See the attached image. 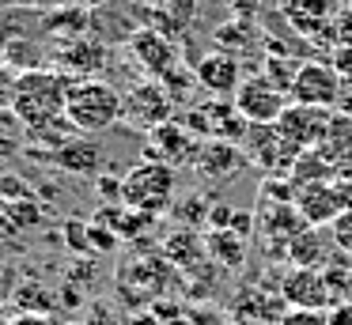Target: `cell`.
I'll use <instances>...</instances> for the list:
<instances>
[{"label":"cell","mask_w":352,"mask_h":325,"mask_svg":"<svg viewBox=\"0 0 352 325\" xmlns=\"http://www.w3.org/2000/svg\"><path fill=\"white\" fill-rule=\"evenodd\" d=\"M69 76L57 72V68H31V72H19V91H16V113L19 121L31 128H42L50 121L65 117V106H69Z\"/></svg>","instance_id":"cell-1"},{"label":"cell","mask_w":352,"mask_h":325,"mask_svg":"<svg viewBox=\"0 0 352 325\" xmlns=\"http://www.w3.org/2000/svg\"><path fill=\"white\" fill-rule=\"evenodd\" d=\"M65 117L84 136H99L125 117V95L107 80H72Z\"/></svg>","instance_id":"cell-2"},{"label":"cell","mask_w":352,"mask_h":325,"mask_svg":"<svg viewBox=\"0 0 352 325\" xmlns=\"http://www.w3.org/2000/svg\"><path fill=\"white\" fill-rule=\"evenodd\" d=\"M170 201H175V166L170 163L148 159L122 178V204H129L133 212L160 216L170 208Z\"/></svg>","instance_id":"cell-3"},{"label":"cell","mask_w":352,"mask_h":325,"mask_svg":"<svg viewBox=\"0 0 352 325\" xmlns=\"http://www.w3.org/2000/svg\"><path fill=\"white\" fill-rule=\"evenodd\" d=\"M296 208H299V216H303V223L329 227L337 216L352 212V181L333 178V181L296 186Z\"/></svg>","instance_id":"cell-4"},{"label":"cell","mask_w":352,"mask_h":325,"mask_svg":"<svg viewBox=\"0 0 352 325\" xmlns=\"http://www.w3.org/2000/svg\"><path fill=\"white\" fill-rule=\"evenodd\" d=\"M231 102H235V110L243 113L250 125H276V117L284 113V106H288L292 98L284 95L265 72H258V76H246V80L239 83Z\"/></svg>","instance_id":"cell-5"},{"label":"cell","mask_w":352,"mask_h":325,"mask_svg":"<svg viewBox=\"0 0 352 325\" xmlns=\"http://www.w3.org/2000/svg\"><path fill=\"white\" fill-rule=\"evenodd\" d=\"M329 117H333V110H326V106L288 102L284 113L276 117V133H280V140L299 155V151H311L322 144V136H326V128H329Z\"/></svg>","instance_id":"cell-6"},{"label":"cell","mask_w":352,"mask_h":325,"mask_svg":"<svg viewBox=\"0 0 352 325\" xmlns=\"http://www.w3.org/2000/svg\"><path fill=\"white\" fill-rule=\"evenodd\" d=\"M125 121L144 133L175 121V95L163 87V80H144L133 91H125Z\"/></svg>","instance_id":"cell-7"},{"label":"cell","mask_w":352,"mask_h":325,"mask_svg":"<svg viewBox=\"0 0 352 325\" xmlns=\"http://www.w3.org/2000/svg\"><path fill=\"white\" fill-rule=\"evenodd\" d=\"M337 95H341V76L333 72V65H326V60H299L296 80H292V91H288L292 102L337 110Z\"/></svg>","instance_id":"cell-8"},{"label":"cell","mask_w":352,"mask_h":325,"mask_svg":"<svg viewBox=\"0 0 352 325\" xmlns=\"http://www.w3.org/2000/svg\"><path fill=\"white\" fill-rule=\"evenodd\" d=\"M243 155L250 163H258L269 178H288L292 163H296V151L280 140L276 125H246V136H243Z\"/></svg>","instance_id":"cell-9"},{"label":"cell","mask_w":352,"mask_h":325,"mask_svg":"<svg viewBox=\"0 0 352 325\" xmlns=\"http://www.w3.org/2000/svg\"><path fill=\"white\" fill-rule=\"evenodd\" d=\"M280 302L288 310H329L333 306V295L326 287V276L322 269H296L292 265L280 276Z\"/></svg>","instance_id":"cell-10"},{"label":"cell","mask_w":352,"mask_h":325,"mask_svg":"<svg viewBox=\"0 0 352 325\" xmlns=\"http://www.w3.org/2000/svg\"><path fill=\"white\" fill-rule=\"evenodd\" d=\"M201 148H205V140L193 136L182 121H167V125L148 133V159H160V163H170V166L197 163Z\"/></svg>","instance_id":"cell-11"},{"label":"cell","mask_w":352,"mask_h":325,"mask_svg":"<svg viewBox=\"0 0 352 325\" xmlns=\"http://www.w3.org/2000/svg\"><path fill=\"white\" fill-rule=\"evenodd\" d=\"M110 49L99 38H76V42H61L57 49V72H65L69 80H99V72L107 68Z\"/></svg>","instance_id":"cell-12"},{"label":"cell","mask_w":352,"mask_h":325,"mask_svg":"<svg viewBox=\"0 0 352 325\" xmlns=\"http://www.w3.org/2000/svg\"><path fill=\"white\" fill-rule=\"evenodd\" d=\"M129 49H133V57L140 60V68L148 72V80H163L167 72L178 68V49L170 45L167 34H160V30H137Z\"/></svg>","instance_id":"cell-13"},{"label":"cell","mask_w":352,"mask_h":325,"mask_svg":"<svg viewBox=\"0 0 352 325\" xmlns=\"http://www.w3.org/2000/svg\"><path fill=\"white\" fill-rule=\"evenodd\" d=\"M193 76H197V83L205 91H212L216 98H235L239 83L246 80L243 68H239V60L231 57V53H220V49L205 53V57L197 60V72Z\"/></svg>","instance_id":"cell-14"},{"label":"cell","mask_w":352,"mask_h":325,"mask_svg":"<svg viewBox=\"0 0 352 325\" xmlns=\"http://www.w3.org/2000/svg\"><path fill=\"white\" fill-rule=\"evenodd\" d=\"M318 151L337 166V178L352 181V113L333 110V117H329V128H326V136H322Z\"/></svg>","instance_id":"cell-15"},{"label":"cell","mask_w":352,"mask_h":325,"mask_svg":"<svg viewBox=\"0 0 352 325\" xmlns=\"http://www.w3.org/2000/svg\"><path fill=\"white\" fill-rule=\"evenodd\" d=\"M243 163H246V155H243V148L239 144H231V140H205V148H201V155H197V170L205 174V178H212V181H228V178H235L239 170H243Z\"/></svg>","instance_id":"cell-16"},{"label":"cell","mask_w":352,"mask_h":325,"mask_svg":"<svg viewBox=\"0 0 352 325\" xmlns=\"http://www.w3.org/2000/svg\"><path fill=\"white\" fill-rule=\"evenodd\" d=\"M54 159L61 170H72V174H95L102 163V144L95 136H76L72 144H65L61 151H54Z\"/></svg>","instance_id":"cell-17"},{"label":"cell","mask_w":352,"mask_h":325,"mask_svg":"<svg viewBox=\"0 0 352 325\" xmlns=\"http://www.w3.org/2000/svg\"><path fill=\"white\" fill-rule=\"evenodd\" d=\"M284 261H292L296 269H322V265L329 261V254H326V234H322L318 227H303V231H299L296 238L288 242V249H284Z\"/></svg>","instance_id":"cell-18"},{"label":"cell","mask_w":352,"mask_h":325,"mask_svg":"<svg viewBox=\"0 0 352 325\" xmlns=\"http://www.w3.org/2000/svg\"><path fill=\"white\" fill-rule=\"evenodd\" d=\"M333 178H337V166L329 163V159L322 155L318 148L299 151L296 163H292V170H288V181H292V186H311V181H333Z\"/></svg>","instance_id":"cell-19"},{"label":"cell","mask_w":352,"mask_h":325,"mask_svg":"<svg viewBox=\"0 0 352 325\" xmlns=\"http://www.w3.org/2000/svg\"><path fill=\"white\" fill-rule=\"evenodd\" d=\"M87 12L84 8H61V12H46V19H42V30L46 34H61L65 42H76V38L87 34Z\"/></svg>","instance_id":"cell-20"},{"label":"cell","mask_w":352,"mask_h":325,"mask_svg":"<svg viewBox=\"0 0 352 325\" xmlns=\"http://www.w3.org/2000/svg\"><path fill=\"white\" fill-rule=\"evenodd\" d=\"M322 276H326V287L329 295H333V306L344 299H352V257H329L326 265H322Z\"/></svg>","instance_id":"cell-21"},{"label":"cell","mask_w":352,"mask_h":325,"mask_svg":"<svg viewBox=\"0 0 352 325\" xmlns=\"http://www.w3.org/2000/svg\"><path fill=\"white\" fill-rule=\"evenodd\" d=\"M76 136H84L76 125H72L69 117H57V121H50V125H42V128H31L27 133V140H34V144H46V148H54V151H61L65 144H72Z\"/></svg>","instance_id":"cell-22"},{"label":"cell","mask_w":352,"mask_h":325,"mask_svg":"<svg viewBox=\"0 0 352 325\" xmlns=\"http://www.w3.org/2000/svg\"><path fill=\"white\" fill-rule=\"evenodd\" d=\"M0 208H4V216L16 231H27L42 219V208L34 204V197H0Z\"/></svg>","instance_id":"cell-23"},{"label":"cell","mask_w":352,"mask_h":325,"mask_svg":"<svg viewBox=\"0 0 352 325\" xmlns=\"http://www.w3.org/2000/svg\"><path fill=\"white\" fill-rule=\"evenodd\" d=\"M208 249H212L216 257H223V265H239L243 261V234L231 231V227H212V234H208Z\"/></svg>","instance_id":"cell-24"},{"label":"cell","mask_w":352,"mask_h":325,"mask_svg":"<svg viewBox=\"0 0 352 325\" xmlns=\"http://www.w3.org/2000/svg\"><path fill=\"white\" fill-rule=\"evenodd\" d=\"M12 299L19 302V310H38V314H54V295H46L42 284H23L19 291H12Z\"/></svg>","instance_id":"cell-25"},{"label":"cell","mask_w":352,"mask_h":325,"mask_svg":"<svg viewBox=\"0 0 352 325\" xmlns=\"http://www.w3.org/2000/svg\"><path fill=\"white\" fill-rule=\"evenodd\" d=\"M326 234H329V242L337 246V254L352 257V212H344V216H337L333 223L326 227Z\"/></svg>","instance_id":"cell-26"},{"label":"cell","mask_w":352,"mask_h":325,"mask_svg":"<svg viewBox=\"0 0 352 325\" xmlns=\"http://www.w3.org/2000/svg\"><path fill=\"white\" fill-rule=\"evenodd\" d=\"M16 91H19V72L0 60V113H12V106H16Z\"/></svg>","instance_id":"cell-27"},{"label":"cell","mask_w":352,"mask_h":325,"mask_svg":"<svg viewBox=\"0 0 352 325\" xmlns=\"http://www.w3.org/2000/svg\"><path fill=\"white\" fill-rule=\"evenodd\" d=\"M175 317H178L175 306H152V310H137L129 317V325H186V317L182 322H175Z\"/></svg>","instance_id":"cell-28"},{"label":"cell","mask_w":352,"mask_h":325,"mask_svg":"<svg viewBox=\"0 0 352 325\" xmlns=\"http://www.w3.org/2000/svg\"><path fill=\"white\" fill-rule=\"evenodd\" d=\"M280 325H333L329 310H284Z\"/></svg>","instance_id":"cell-29"},{"label":"cell","mask_w":352,"mask_h":325,"mask_svg":"<svg viewBox=\"0 0 352 325\" xmlns=\"http://www.w3.org/2000/svg\"><path fill=\"white\" fill-rule=\"evenodd\" d=\"M65 231H69V246L76 249V254H91V234H87V227L80 223V219H69Z\"/></svg>","instance_id":"cell-30"},{"label":"cell","mask_w":352,"mask_h":325,"mask_svg":"<svg viewBox=\"0 0 352 325\" xmlns=\"http://www.w3.org/2000/svg\"><path fill=\"white\" fill-rule=\"evenodd\" d=\"M12 325H61L54 314H38V310H16Z\"/></svg>","instance_id":"cell-31"},{"label":"cell","mask_w":352,"mask_h":325,"mask_svg":"<svg viewBox=\"0 0 352 325\" xmlns=\"http://www.w3.org/2000/svg\"><path fill=\"white\" fill-rule=\"evenodd\" d=\"M333 38H337V45H352V8H344L333 19Z\"/></svg>","instance_id":"cell-32"},{"label":"cell","mask_w":352,"mask_h":325,"mask_svg":"<svg viewBox=\"0 0 352 325\" xmlns=\"http://www.w3.org/2000/svg\"><path fill=\"white\" fill-rule=\"evenodd\" d=\"M329 65H333V72L341 76V80H349V76H352V45H337Z\"/></svg>","instance_id":"cell-33"},{"label":"cell","mask_w":352,"mask_h":325,"mask_svg":"<svg viewBox=\"0 0 352 325\" xmlns=\"http://www.w3.org/2000/svg\"><path fill=\"white\" fill-rule=\"evenodd\" d=\"M329 322H333V325H352V299L329 306Z\"/></svg>","instance_id":"cell-34"},{"label":"cell","mask_w":352,"mask_h":325,"mask_svg":"<svg viewBox=\"0 0 352 325\" xmlns=\"http://www.w3.org/2000/svg\"><path fill=\"white\" fill-rule=\"evenodd\" d=\"M99 193L107 201H122V178H99Z\"/></svg>","instance_id":"cell-35"},{"label":"cell","mask_w":352,"mask_h":325,"mask_svg":"<svg viewBox=\"0 0 352 325\" xmlns=\"http://www.w3.org/2000/svg\"><path fill=\"white\" fill-rule=\"evenodd\" d=\"M31 8H38V12H61V8H76L80 0H27Z\"/></svg>","instance_id":"cell-36"},{"label":"cell","mask_w":352,"mask_h":325,"mask_svg":"<svg viewBox=\"0 0 352 325\" xmlns=\"http://www.w3.org/2000/svg\"><path fill=\"white\" fill-rule=\"evenodd\" d=\"M337 110L341 113H352V76L341 80V95H337Z\"/></svg>","instance_id":"cell-37"},{"label":"cell","mask_w":352,"mask_h":325,"mask_svg":"<svg viewBox=\"0 0 352 325\" xmlns=\"http://www.w3.org/2000/svg\"><path fill=\"white\" fill-rule=\"evenodd\" d=\"M12 299V291H8V284H4V276H0V310H4V302Z\"/></svg>","instance_id":"cell-38"},{"label":"cell","mask_w":352,"mask_h":325,"mask_svg":"<svg viewBox=\"0 0 352 325\" xmlns=\"http://www.w3.org/2000/svg\"><path fill=\"white\" fill-rule=\"evenodd\" d=\"M84 8H99V4H107V0H80Z\"/></svg>","instance_id":"cell-39"},{"label":"cell","mask_w":352,"mask_h":325,"mask_svg":"<svg viewBox=\"0 0 352 325\" xmlns=\"http://www.w3.org/2000/svg\"><path fill=\"white\" fill-rule=\"evenodd\" d=\"M0 325H12V314H4V310H0Z\"/></svg>","instance_id":"cell-40"},{"label":"cell","mask_w":352,"mask_h":325,"mask_svg":"<svg viewBox=\"0 0 352 325\" xmlns=\"http://www.w3.org/2000/svg\"><path fill=\"white\" fill-rule=\"evenodd\" d=\"M61 325H87V322H61Z\"/></svg>","instance_id":"cell-41"},{"label":"cell","mask_w":352,"mask_h":325,"mask_svg":"<svg viewBox=\"0 0 352 325\" xmlns=\"http://www.w3.org/2000/svg\"><path fill=\"white\" fill-rule=\"evenodd\" d=\"M235 325H250V322H235Z\"/></svg>","instance_id":"cell-42"}]
</instances>
